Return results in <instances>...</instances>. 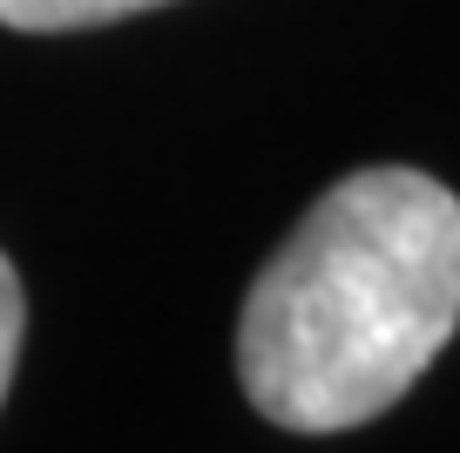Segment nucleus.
Wrapping results in <instances>:
<instances>
[{"label":"nucleus","mask_w":460,"mask_h":453,"mask_svg":"<svg viewBox=\"0 0 460 453\" xmlns=\"http://www.w3.org/2000/svg\"><path fill=\"white\" fill-rule=\"evenodd\" d=\"M454 325L460 197L420 170H359L258 271L237 379L285 433H345L413 393Z\"/></svg>","instance_id":"f257e3e1"},{"label":"nucleus","mask_w":460,"mask_h":453,"mask_svg":"<svg viewBox=\"0 0 460 453\" xmlns=\"http://www.w3.org/2000/svg\"><path fill=\"white\" fill-rule=\"evenodd\" d=\"M21 325H28L21 278H14V264L0 257V399H7V379H14V359H21Z\"/></svg>","instance_id":"7ed1b4c3"},{"label":"nucleus","mask_w":460,"mask_h":453,"mask_svg":"<svg viewBox=\"0 0 460 453\" xmlns=\"http://www.w3.org/2000/svg\"><path fill=\"white\" fill-rule=\"evenodd\" d=\"M163 0H0V28L21 34H61V28H102V21L143 14Z\"/></svg>","instance_id":"f03ea898"}]
</instances>
